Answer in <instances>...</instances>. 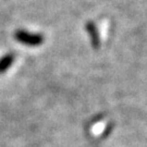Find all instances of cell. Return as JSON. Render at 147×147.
I'll return each instance as SVG.
<instances>
[{
	"mask_svg": "<svg viewBox=\"0 0 147 147\" xmlns=\"http://www.w3.org/2000/svg\"><path fill=\"white\" fill-rule=\"evenodd\" d=\"M14 38L16 42H21L23 45H26L30 47L40 46L44 42V36L42 34L37 33H30L24 30H18L14 33Z\"/></svg>",
	"mask_w": 147,
	"mask_h": 147,
	"instance_id": "1",
	"label": "cell"
},
{
	"mask_svg": "<svg viewBox=\"0 0 147 147\" xmlns=\"http://www.w3.org/2000/svg\"><path fill=\"white\" fill-rule=\"evenodd\" d=\"M86 31L88 33L89 38H90V44L94 47V49H98L100 47V36L97 26L95 25L94 22H87L86 23Z\"/></svg>",
	"mask_w": 147,
	"mask_h": 147,
	"instance_id": "2",
	"label": "cell"
},
{
	"mask_svg": "<svg viewBox=\"0 0 147 147\" xmlns=\"http://www.w3.org/2000/svg\"><path fill=\"white\" fill-rule=\"evenodd\" d=\"M16 61V53H8L0 58V74H3Z\"/></svg>",
	"mask_w": 147,
	"mask_h": 147,
	"instance_id": "3",
	"label": "cell"
}]
</instances>
